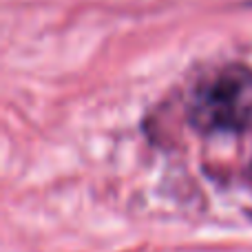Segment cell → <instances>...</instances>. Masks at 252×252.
Masks as SVG:
<instances>
[{"label":"cell","instance_id":"cell-1","mask_svg":"<svg viewBox=\"0 0 252 252\" xmlns=\"http://www.w3.org/2000/svg\"><path fill=\"white\" fill-rule=\"evenodd\" d=\"M186 113L201 133H241L252 126V71L232 64L201 80Z\"/></svg>","mask_w":252,"mask_h":252}]
</instances>
